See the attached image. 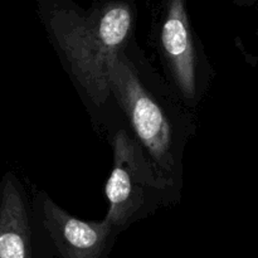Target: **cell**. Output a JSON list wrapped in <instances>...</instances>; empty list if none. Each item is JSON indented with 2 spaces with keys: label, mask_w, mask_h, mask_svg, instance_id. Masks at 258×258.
Instances as JSON below:
<instances>
[{
  "label": "cell",
  "mask_w": 258,
  "mask_h": 258,
  "mask_svg": "<svg viewBox=\"0 0 258 258\" xmlns=\"http://www.w3.org/2000/svg\"><path fill=\"white\" fill-rule=\"evenodd\" d=\"M149 44L169 87L198 115L213 83L214 70L184 0H159L151 5Z\"/></svg>",
  "instance_id": "277c9868"
},
{
  "label": "cell",
  "mask_w": 258,
  "mask_h": 258,
  "mask_svg": "<svg viewBox=\"0 0 258 258\" xmlns=\"http://www.w3.org/2000/svg\"><path fill=\"white\" fill-rule=\"evenodd\" d=\"M257 7H258V4H257ZM257 37H258V28H257Z\"/></svg>",
  "instance_id": "52a82bcc"
},
{
  "label": "cell",
  "mask_w": 258,
  "mask_h": 258,
  "mask_svg": "<svg viewBox=\"0 0 258 258\" xmlns=\"http://www.w3.org/2000/svg\"><path fill=\"white\" fill-rule=\"evenodd\" d=\"M33 202L54 256L107 258L120 234L106 221H82L58 206L47 191L33 186Z\"/></svg>",
  "instance_id": "8992f818"
},
{
  "label": "cell",
  "mask_w": 258,
  "mask_h": 258,
  "mask_svg": "<svg viewBox=\"0 0 258 258\" xmlns=\"http://www.w3.org/2000/svg\"><path fill=\"white\" fill-rule=\"evenodd\" d=\"M107 143L112 148V166L105 185V219L118 234L180 202L181 188L156 170L125 123L112 131Z\"/></svg>",
  "instance_id": "3957f363"
},
{
  "label": "cell",
  "mask_w": 258,
  "mask_h": 258,
  "mask_svg": "<svg viewBox=\"0 0 258 258\" xmlns=\"http://www.w3.org/2000/svg\"><path fill=\"white\" fill-rule=\"evenodd\" d=\"M110 86L123 123L156 170L183 189L185 148L197 133V113L173 92L136 38L113 57Z\"/></svg>",
  "instance_id": "7a4b0ae2"
},
{
  "label": "cell",
  "mask_w": 258,
  "mask_h": 258,
  "mask_svg": "<svg viewBox=\"0 0 258 258\" xmlns=\"http://www.w3.org/2000/svg\"><path fill=\"white\" fill-rule=\"evenodd\" d=\"M37 14L93 128L107 141L123 123L110 70L116 53L135 37V3L100 0L83 9L72 0H38Z\"/></svg>",
  "instance_id": "6da1fadb"
},
{
  "label": "cell",
  "mask_w": 258,
  "mask_h": 258,
  "mask_svg": "<svg viewBox=\"0 0 258 258\" xmlns=\"http://www.w3.org/2000/svg\"><path fill=\"white\" fill-rule=\"evenodd\" d=\"M32 191L13 171L0 181V258H53Z\"/></svg>",
  "instance_id": "5b68a950"
}]
</instances>
